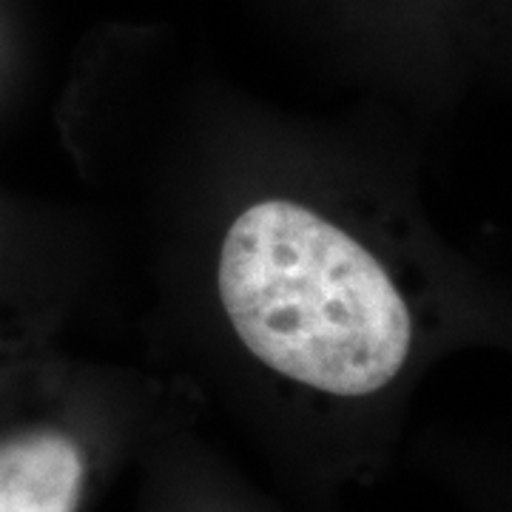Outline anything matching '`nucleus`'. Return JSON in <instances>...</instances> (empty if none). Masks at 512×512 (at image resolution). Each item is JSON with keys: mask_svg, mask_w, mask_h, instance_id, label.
Masks as SVG:
<instances>
[{"mask_svg": "<svg viewBox=\"0 0 512 512\" xmlns=\"http://www.w3.org/2000/svg\"><path fill=\"white\" fill-rule=\"evenodd\" d=\"M217 285L242 345L328 396L379 393L413 350L410 305L382 262L296 202H256L231 222Z\"/></svg>", "mask_w": 512, "mask_h": 512, "instance_id": "1", "label": "nucleus"}, {"mask_svg": "<svg viewBox=\"0 0 512 512\" xmlns=\"http://www.w3.org/2000/svg\"><path fill=\"white\" fill-rule=\"evenodd\" d=\"M92 456L83 439L57 424L0 433V512H80Z\"/></svg>", "mask_w": 512, "mask_h": 512, "instance_id": "2", "label": "nucleus"}]
</instances>
